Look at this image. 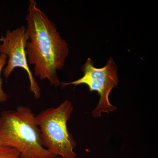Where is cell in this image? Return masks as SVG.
Masks as SVG:
<instances>
[{"instance_id":"cell-5","label":"cell","mask_w":158,"mask_h":158,"mask_svg":"<svg viewBox=\"0 0 158 158\" xmlns=\"http://www.w3.org/2000/svg\"><path fill=\"white\" fill-rule=\"evenodd\" d=\"M30 37L27 29L21 26L15 30H7L5 37L0 39V53L8 57L7 65L3 69V73L6 79L9 78L15 69L20 68L26 71L30 81V89L36 98H40L41 90L30 70L26 52L27 42Z\"/></svg>"},{"instance_id":"cell-4","label":"cell","mask_w":158,"mask_h":158,"mask_svg":"<svg viewBox=\"0 0 158 158\" xmlns=\"http://www.w3.org/2000/svg\"><path fill=\"white\" fill-rule=\"evenodd\" d=\"M81 70L84 76L81 78L69 83H61V87L65 88L68 85H86L90 91H97L100 95V99L97 107L92 112V116L99 117L102 113H109L117 110L116 107L110 104L109 95L113 88L117 86L118 79V68L113 58H109L104 67L96 68L94 62L88 58L82 65Z\"/></svg>"},{"instance_id":"cell-6","label":"cell","mask_w":158,"mask_h":158,"mask_svg":"<svg viewBox=\"0 0 158 158\" xmlns=\"http://www.w3.org/2000/svg\"><path fill=\"white\" fill-rule=\"evenodd\" d=\"M7 56L4 54H0V103L7 101L8 95L2 89V81L1 77V74L3 67L7 62Z\"/></svg>"},{"instance_id":"cell-1","label":"cell","mask_w":158,"mask_h":158,"mask_svg":"<svg viewBox=\"0 0 158 158\" xmlns=\"http://www.w3.org/2000/svg\"><path fill=\"white\" fill-rule=\"evenodd\" d=\"M26 15L27 31L30 39L26 52L28 64L34 65V74L41 80L47 79L57 88L61 85L57 71L65 65L69 49L55 24L30 0Z\"/></svg>"},{"instance_id":"cell-8","label":"cell","mask_w":158,"mask_h":158,"mask_svg":"<svg viewBox=\"0 0 158 158\" xmlns=\"http://www.w3.org/2000/svg\"><path fill=\"white\" fill-rule=\"evenodd\" d=\"M3 147V146H2V144H1V143H0V150L2 149V148Z\"/></svg>"},{"instance_id":"cell-7","label":"cell","mask_w":158,"mask_h":158,"mask_svg":"<svg viewBox=\"0 0 158 158\" xmlns=\"http://www.w3.org/2000/svg\"><path fill=\"white\" fill-rule=\"evenodd\" d=\"M19 152L14 148L3 147L0 150V158H19Z\"/></svg>"},{"instance_id":"cell-2","label":"cell","mask_w":158,"mask_h":158,"mask_svg":"<svg viewBox=\"0 0 158 158\" xmlns=\"http://www.w3.org/2000/svg\"><path fill=\"white\" fill-rule=\"evenodd\" d=\"M0 143L16 149L20 158H57L44 147L35 115L23 106L1 113Z\"/></svg>"},{"instance_id":"cell-9","label":"cell","mask_w":158,"mask_h":158,"mask_svg":"<svg viewBox=\"0 0 158 158\" xmlns=\"http://www.w3.org/2000/svg\"><path fill=\"white\" fill-rule=\"evenodd\" d=\"M19 158H20L19 157Z\"/></svg>"},{"instance_id":"cell-3","label":"cell","mask_w":158,"mask_h":158,"mask_svg":"<svg viewBox=\"0 0 158 158\" xmlns=\"http://www.w3.org/2000/svg\"><path fill=\"white\" fill-rule=\"evenodd\" d=\"M73 109L71 102L66 100L35 116L43 145L57 158H76V143L67 126Z\"/></svg>"}]
</instances>
